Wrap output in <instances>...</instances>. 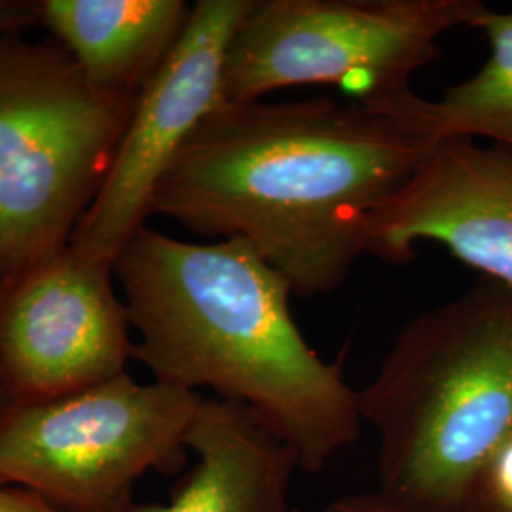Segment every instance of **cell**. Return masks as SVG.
<instances>
[{"label": "cell", "mask_w": 512, "mask_h": 512, "mask_svg": "<svg viewBox=\"0 0 512 512\" xmlns=\"http://www.w3.org/2000/svg\"><path fill=\"white\" fill-rule=\"evenodd\" d=\"M40 23L107 92L137 97L188 27L184 0H40Z\"/></svg>", "instance_id": "obj_11"}, {"label": "cell", "mask_w": 512, "mask_h": 512, "mask_svg": "<svg viewBox=\"0 0 512 512\" xmlns=\"http://www.w3.org/2000/svg\"><path fill=\"white\" fill-rule=\"evenodd\" d=\"M420 243L442 245L512 289V150L446 139L368 224L366 255L410 262Z\"/></svg>", "instance_id": "obj_9"}, {"label": "cell", "mask_w": 512, "mask_h": 512, "mask_svg": "<svg viewBox=\"0 0 512 512\" xmlns=\"http://www.w3.org/2000/svg\"><path fill=\"white\" fill-rule=\"evenodd\" d=\"M315 512H427L404 505L401 501L378 490L366 494H348L334 497Z\"/></svg>", "instance_id": "obj_14"}, {"label": "cell", "mask_w": 512, "mask_h": 512, "mask_svg": "<svg viewBox=\"0 0 512 512\" xmlns=\"http://www.w3.org/2000/svg\"><path fill=\"white\" fill-rule=\"evenodd\" d=\"M486 8L480 0H253L230 40L224 103L332 84L368 105L410 92L439 40Z\"/></svg>", "instance_id": "obj_5"}, {"label": "cell", "mask_w": 512, "mask_h": 512, "mask_svg": "<svg viewBox=\"0 0 512 512\" xmlns=\"http://www.w3.org/2000/svg\"><path fill=\"white\" fill-rule=\"evenodd\" d=\"M114 266L71 245L0 277V380L10 403L50 401L126 370L135 340Z\"/></svg>", "instance_id": "obj_8"}, {"label": "cell", "mask_w": 512, "mask_h": 512, "mask_svg": "<svg viewBox=\"0 0 512 512\" xmlns=\"http://www.w3.org/2000/svg\"><path fill=\"white\" fill-rule=\"evenodd\" d=\"M194 469L169 505H135L131 512H298L291 446L247 406L202 397L186 435Z\"/></svg>", "instance_id": "obj_10"}, {"label": "cell", "mask_w": 512, "mask_h": 512, "mask_svg": "<svg viewBox=\"0 0 512 512\" xmlns=\"http://www.w3.org/2000/svg\"><path fill=\"white\" fill-rule=\"evenodd\" d=\"M427 147L361 103H224L188 139L150 215L243 239L304 298L336 291L366 255L368 224Z\"/></svg>", "instance_id": "obj_1"}, {"label": "cell", "mask_w": 512, "mask_h": 512, "mask_svg": "<svg viewBox=\"0 0 512 512\" xmlns=\"http://www.w3.org/2000/svg\"><path fill=\"white\" fill-rule=\"evenodd\" d=\"M0 512H67L48 499L25 488L2 484L0 486Z\"/></svg>", "instance_id": "obj_16"}, {"label": "cell", "mask_w": 512, "mask_h": 512, "mask_svg": "<svg viewBox=\"0 0 512 512\" xmlns=\"http://www.w3.org/2000/svg\"><path fill=\"white\" fill-rule=\"evenodd\" d=\"M40 23V10L35 0H0V37L23 33Z\"/></svg>", "instance_id": "obj_15"}, {"label": "cell", "mask_w": 512, "mask_h": 512, "mask_svg": "<svg viewBox=\"0 0 512 512\" xmlns=\"http://www.w3.org/2000/svg\"><path fill=\"white\" fill-rule=\"evenodd\" d=\"M490 44L475 76L454 84L439 99L414 90L368 103L406 135L429 148L446 139H488L512 150V12L484 8L473 23Z\"/></svg>", "instance_id": "obj_12"}, {"label": "cell", "mask_w": 512, "mask_h": 512, "mask_svg": "<svg viewBox=\"0 0 512 512\" xmlns=\"http://www.w3.org/2000/svg\"><path fill=\"white\" fill-rule=\"evenodd\" d=\"M357 408L376 437L378 492L467 512L512 439V289L486 279L408 321Z\"/></svg>", "instance_id": "obj_3"}, {"label": "cell", "mask_w": 512, "mask_h": 512, "mask_svg": "<svg viewBox=\"0 0 512 512\" xmlns=\"http://www.w3.org/2000/svg\"><path fill=\"white\" fill-rule=\"evenodd\" d=\"M8 403H10V397H8V393H6L4 385H2V380H0V412L6 408Z\"/></svg>", "instance_id": "obj_17"}, {"label": "cell", "mask_w": 512, "mask_h": 512, "mask_svg": "<svg viewBox=\"0 0 512 512\" xmlns=\"http://www.w3.org/2000/svg\"><path fill=\"white\" fill-rule=\"evenodd\" d=\"M2 484H4V482H2V480H0V486H2Z\"/></svg>", "instance_id": "obj_18"}, {"label": "cell", "mask_w": 512, "mask_h": 512, "mask_svg": "<svg viewBox=\"0 0 512 512\" xmlns=\"http://www.w3.org/2000/svg\"><path fill=\"white\" fill-rule=\"evenodd\" d=\"M133 359L156 382L243 404L325 469L361 435L357 391L323 361L291 313V287L243 239L192 243L141 228L114 262Z\"/></svg>", "instance_id": "obj_2"}, {"label": "cell", "mask_w": 512, "mask_h": 512, "mask_svg": "<svg viewBox=\"0 0 512 512\" xmlns=\"http://www.w3.org/2000/svg\"><path fill=\"white\" fill-rule=\"evenodd\" d=\"M253 0H198L183 37L137 95L105 183L69 245L114 266L141 228L165 173L203 120L224 105V59Z\"/></svg>", "instance_id": "obj_7"}, {"label": "cell", "mask_w": 512, "mask_h": 512, "mask_svg": "<svg viewBox=\"0 0 512 512\" xmlns=\"http://www.w3.org/2000/svg\"><path fill=\"white\" fill-rule=\"evenodd\" d=\"M476 492H482L484 501L494 512H512V439L488 465L473 497Z\"/></svg>", "instance_id": "obj_13"}, {"label": "cell", "mask_w": 512, "mask_h": 512, "mask_svg": "<svg viewBox=\"0 0 512 512\" xmlns=\"http://www.w3.org/2000/svg\"><path fill=\"white\" fill-rule=\"evenodd\" d=\"M128 372L69 395L0 412V480L67 512H131L135 484L183 458L202 403Z\"/></svg>", "instance_id": "obj_6"}, {"label": "cell", "mask_w": 512, "mask_h": 512, "mask_svg": "<svg viewBox=\"0 0 512 512\" xmlns=\"http://www.w3.org/2000/svg\"><path fill=\"white\" fill-rule=\"evenodd\" d=\"M298 512H306V511H302V509H298Z\"/></svg>", "instance_id": "obj_19"}, {"label": "cell", "mask_w": 512, "mask_h": 512, "mask_svg": "<svg viewBox=\"0 0 512 512\" xmlns=\"http://www.w3.org/2000/svg\"><path fill=\"white\" fill-rule=\"evenodd\" d=\"M135 99L95 86L55 40L0 37V277L69 245Z\"/></svg>", "instance_id": "obj_4"}]
</instances>
